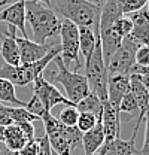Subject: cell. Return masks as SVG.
<instances>
[{"label":"cell","mask_w":149,"mask_h":155,"mask_svg":"<svg viewBox=\"0 0 149 155\" xmlns=\"http://www.w3.org/2000/svg\"><path fill=\"white\" fill-rule=\"evenodd\" d=\"M25 21H28L33 31L31 40L40 45L57 38L60 33L61 19L49 6L43 3L25 0Z\"/></svg>","instance_id":"1"},{"label":"cell","mask_w":149,"mask_h":155,"mask_svg":"<svg viewBox=\"0 0 149 155\" xmlns=\"http://www.w3.org/2000/svg\"><path fill=\"white\" fill-rule=\"evenodd\" d=\"M49 8L78 27H87L98 36V22L101 8L85 0H51Z\"/></svg>","instance_id":"2"},{"label":"cell","mask_w":149,"mask_h":155,"mask_svg":"<svg viewBox=\"0 0 149 155\" xmlns=\"http://www.w3.org/2000/svg\"><path fill=\"white\" fill-rule=\"evenodd\" d=\"M40 121L43 122L45 136L51 149L58 155H72V152L81 145L82 133L76 127H66L60 124L51 112H43L40 115Z\"/></svg>","instance_id":"3"},{"label":"cell","mask_w":149,"mask_h":155,"mask_svg":"<svg viewBox=\"0 0 149 155\" xmlns=\"http://www.w3.org/2000/svg\"><path fill=\"white\" fill-rule=\"evenodd\" d=\"M58 54H60V43H57L55 46L43 58H40L39 61L30 63V64H19V66H8V64H5L0 69V78L8 79L15 87H27L28 84H33L35 79L42 76V73L45 72L48 64Z\"/></svg>","instance_id":"4"},{"label":"cell","mask_w":149,"mask_h":155,"mask_svg":"<svg viewBox=\"0 0 149 155\" xmlns=\"http://www.w3.org/2000/svg\"><path fill=\"white\" fill-rule=\"evenodd\" d=\"M85 79L88 82L90 93L98 97L101 101L108 100V79L109 73L106 69V63L101 54V45L100 39L97 40V45L94 48L93 54L88 61H85Z\"/></svg>","instance_id":"5"},{"label":"cell","mask_w":149,"mask_h":155,"mask_svg":"<svg viewBox=\"0 0 149 155\" xmlns=\"http://www.w3.org/2000/svg\"><path fill=\"white\" fill-rule=\"evenodd\" d=\"M52 61L57 64V69H58V72L54 75V82L61 84V87L66 91V98L69 101H72L73 104H76L78 101H81L84 97L90 93L87 79H85V76L82 73H79L78 70L72 72L63 63V60L60 58V54Z\"/></svg>","instance_id":"6"},{"label":"cell","mask_w":149,"mask_h":155,"mask_svg":"<svg viewBox=\"0 0 149 155\" xmlns=\"http://www.w3.org/2000/svg\"><path fill=\"white\" fill-rule=\"evenodd\" d=\"M60 58L69 67V64L74 63L76 69L81 67L79 63V28L73 22L64 19L60 27Z\"/></svg>","instance_id":"7"},{"label":"cell","mask_w":149,"mask_h":155,"mask_svg":"<svg viewBox=\"0 0 149 155\" xmlns=\"http://www.w3.org/2000/svg\"><path fill=\"white\" fill-rule=\"evenodd\" d=\"M140 45H137L131 36H125L122 39L121 46L116 49V52L106 63V69L109 76L113 75H130L131 67L134 66V54L136 49Z\"/></svg>","instance_id":"8"},{"label":"cell","mask_w":149,"mask_h":155,"mask_svg":"<svg viewBox=\"0 0 149 155\" xmlns=\"http://www.w3.org/2000/svg\"><path fill=\"white\" fill-rule=\"evenodd\" d=\"M33 97L39 101V104L42 106V109L45 112H51L52 107L57 104H63V106L73 104L72 101H69L66 98V96H63L60 93V90L54 84L46 81L43 75L35 79V82H33Z\"/></svg>","instance_id":"9"},{"label":"cell","mask_w":149,"mask_h":155,"mask_svg":"<svg viewBox=\"0 0 149 155\" xmlns=\"http://www.w3.org/2000/svg\"><path fill=\"white\" fill-rule=\"evenodd\" d=\"M15 42L19 51V63L21 64H30L39 61L40 58H43L57 43H36L35 40L28 38H19L15 35Z\"/></svg>","instance_id":"10"},{"label":"cell","mask_w":149,"mask_h":155,"mask_svg":"<svg viewBox=\"0 0 149 155\" xmlns=\"http://www.w3.org/2000/svg\"><path fill=\"white\" fill-rule=\"evenodd\" d=\"M119 110L118 107L112 106L106 100L103 101V110H101V127L104 134V145H109L115 139L119 137L121 131V119H119Z\"/></svg>","instance_id":"11"},{"label":"cell","mask_w":149,"mask_h":155,"mask_svg":"<svg viewBox=\"0 0 149 155\" xmlns=\"http://www.w3.org/2000/svg\"><path fill=\"white\" fill-rule=\"evenodd\" d=\"M0 21L6 22L8 25H12L21 31L22 38H27L25 31V0H21L18 3H14L5 9L0 11Z\"/></svg>","instance_id":"12"},{"label":"cell","mask_w":149,"mask_h":155,"mask_svg":"<svg viewBox=\"0 0 149 155\" xmlns=\"http://www.w3.org/2000/svg\"><path fill=\"white\" fill-rule=\"evenodd\" d=\"M9 28L6 31L2 33V42H0V55L5 60V63L8 66H19V51L15 42V35H17V28H14L12 25H8Z\"/></svg>","instance_id":"13"},{"label":"cell","mask_w":149,"mask_h":155,"mask_svg":"<svg viewBox=\"0 0 149 155\" xmlns=\"http://www.w3.org/2000/svg\"><path fill=\"white\" fill-rule=\"evenodd\" d=\"M127 17L133 24L130 33L131 39L137 45H149V14L145 11V8L133 12Z\"/></svg>","instance_id":"14"},{"label":"cell","mask_w":149,"mask_h":155,"mask_svg":"<svg viewBox=\"0 0 149 155\" xmlns=\"http://www.w3.org/2000/svg\"><path fill=\"white\" fill-rule=\"evenodd\" d=\"M130 91V75H113L108 79V101L118 107L122 97Z\"/></svg>","instance_id":"15"},{"label":"cell","mask_w":149,"mask_h":155,"mask_svg":"<svg viewBox=\"0 0 149 155\" xmlns=\"http://www.w3.org/2000/svg\"><path fill=\"white\" fill-rule=\"evenodd\" d=\"M81 145L84 146L85 155H93L95 151H98L104 145V134H103V127H101V118L97 121L90 131L82 134V142Z\"/></svg>","instance_id":"16"},{"label":"cell","mask_w":149,"mask_h":155,"mask_svg":"<svg viewBox=\"0 0 149 155\" xmlns=\"http://www.w3.org/2000/svg\"><path fill=\"white\" fill-rule=\"evenodd\" d=\"M28 140L25 139L24 133L21 131L17 124H11L8 127H5V133H3V146L8 148L9 151L19 152L22 149V146L27 143Z\"/></svg>","instance_id":"17"},{"label":"cell","mask_w":149,"mask_h":155,"mask_svg":"<svg viewBox=\"0 0 149 155\" xmlns=\"http://www.w3.org/2000/svg\"><path fill=\"white\" fill-rule=\"evenodd\" d=\"M136 137L137 133L133 131L128 140H122V139H115L109 145H104V155H133L139 154L137 148H136Z\"/></svg>","instance_id":"18"},{"label":"cell","mask_w":149,"mask_h":155,"mask_svg":"<svg viewBox=\"0 0 149 155\" xmlns=\"http://www.w3.org/2000/svg\"><path fill=\"white\" fill-rule=\"evenodd\" d=\"M78 28H79V52L85 58V61H88L97 45V40L100 38L95 36L93 30L87 27H78Z\"/></svg>","instance_id":"19"},{"label":"cell","mask_w":149,"mask_h":155,"mask_svg":"<svg viewBox=\"0 0 149 155\" xmlns=\"http://www.w3.org/2000/svg\"><path fill=\"white\" fill-rule=\"evenodd\" d=\"M0 103H9L11 106L27 107V101H22L17 97L15 85L3 78H0Z\"/></svg>","instance_id":"20"},{"label":"cell","mask_w":149,"mask_h":155,"mask_svg":"<svg viewBox=\"0 0 149 155\" xmlns=\"http://www.w3.org/2000/svg\"><path fill=\"white\" fill-rule=\"evenodd\" d=\"M74 106H76L78 112H87V114H93L95 116H100L101 115V110H103V101L95 94H93V93H88Z\"/></svg>","instance_id":"21"},{"label":"cell","mask_w":149,"mask_h":155,"mask_svg":"<svg viewBox=\"0 0 149 155\" xmlns=\"http://www.w3.org/2000/svg\"><path fill=\"white\" fill-rule=\"evenodd\" d=\"M8 114H9L14 124H17V122H35V121L40 119L37 115L31 114L25 107H18V106H8Z\"/></svg>","instance_id":"22"},{"label":"cell","mask_w":149,"mask_h":155,"mask_svg":"<svg viewBox=\"0 0 149 155\" xmlns=\"http://www.w3.org/2000/svg\"><path fill=\"white\" fill-rule=\"evenodd\" d=\"M78 116H79V112L76 109V106L72 104V106H64L61 109V112L58 114V122L66 125V127H76V121H78Z\"/></svg>","instance_id":"23"},{"label":"cell","mask_w":149,"mask_h":155,"mask_svg":"<svg viewBox=\"0 0 149 155\" xmlns=\"http://www.w3.org/2000/svg\"><path fill=\"white\" fill-rule=\"evenodd\" d=\"M101 118L100 116H95L93 114H87V112H79V116H78V121H76V128L84 134L87 131H90L91 128H94V125L97 124V121Z\"/></svg>","instance_id":"24"},{"label":"cell","mask_w":149,"mask_h":155,"mask_svg":"<svg viewBox=\"0 0 149 155\" xmlns=\"http://www.w3.org/2000/svg\"><path fill=\"white\" fill-rule=\"evenodd\" d=\"M146 3H148V0H118V5L125 17L136 11L143 9L146 6Z\"/></svg>","instance_id":"25"},{"label":"cell","mask_w":149,"mask_h":155,"mask_svg":"<svg viewBox=\"0 0 149 155\" xmlns=\"http://www.w3.org/2000/svg\"><path fill=\"white\" fill-rule=\"evenodd\" d=\"M118 110H119V114H121V112L130 114V115L139 114L137 103H136V100H134V97H133V94H131L130 91L122 97V100H121V103H119V106H118Z\"/></svg>","instance_id":"26"},{"label":"cell","mask_w":149,"mask_h":155,"mask_svg":"<svg viewBox=\"0 0 149 155\" xmlns=\"http://www.w3.org/2000/svg\"><path fill=\"white\" fill-rule=\"evenodd\" d=\"M134 64L137 66H149V45H140L134 54Z\"/></svg>","instance_id":"27"},{"label":"cell","mask_w":149,"mask_h":155,"mask_svg":"<svg viewBox=\"0 0 149 155\" xmlns=\"http://www.w3.org/2000/svg\"><path fill=\"white\" fill-rule=\"evenodd\" d=\"M37 151H39V142H37V137H35V139L28 140L22 146V149L19 151L18 154L19 155H37Z\"/></svg>","instance_id":"28"},{"label":"cell","mask_w":149,"mask_h":155,"mask_svg":"<svg viewBox=\"0 0 149 155\" xmlns=\"http://www.w3.org/2000/svg\"><path fill=\"white\" fill-rule=\"evenodd\" d=\"M17 125L21 128V131L24 133V136H25L27 140H31V139L36 137V136H35V127H33V122H17Z\"/></svg>","instance_id":"29"},{"label":"cell","mask_w":149,"mask_h":155,"mask_svg":"<svg viewBox=\"0 0 149 155\" xmlns=\"http://www.w3.org/2000/svg\"><path fill=\"white\" fill-rule=\"evenodd\" d=\"M11 124H14V122H12L11 116L8 114V106H5L3 103H0V125L2 127H8Z\"/></svg>","instance_id":"30"},{"label":"cell","mask_w":149,"mask_h":155,"mask_svg":"<svg viewBox=\"0 0 149 155\" xmlns=\"http://www.w3.org/2000/svg\"><path fill=\"white\" fill-rule=\"evenodd\" d=\"M140 155H149V121L146 119V130H145V139H143V148L139 151Z\"/></svg>","instance_id":"31"},{"label":"cell","mask_w":149,"mask_h":155,"mask_svg":"<svg viewBox=\"0 0 149 155\" xmlns=\"http://www.w3.org/2000/svg\"><path fill=\"white\" fill-rule=\"evenodd\" d=\"M18 2H21V0H0V11L11 6V5H14V3H18Z\"/></svg>","instance_id":"32"},{"label":"cell","mask_w":149,"mask_h":155,"mask_svg":"<svg viewBox=\"0 0 149 155\" xmlns=\"http://www.w3.org/2000/svg\"><path fill=\"white\" fill-rule=\"evenodd\" d=\"M139 76V75H137ZM140 81H142V84L145 85V88H146V91H148V94H149V73L148 75H142L140 76Z\"/></svg>","instance_id":"33"},{"label":"cell","mask_w":149,"mask_h":155,"mask_svg":"<svg viewBox=\"0 0 149 155\" xmlns=\"http://www.w3.org/2000/svg\"><path fill=\"white\" fill-rule=\"evenodd\" d=\"M85 2H88V3H91V5H95V6H98V8H103V5H104L106 0H85Z\"/></svg>","instance_id":"34"},{"label":"cell","mask_w":149,"mask_h":155,"mask_svg":"<svg viewBox=\"0 0 149 155\" xmlns=\"http://www.w3.org/2000/svg\"><path fill=\"white\" fill-rule=\"evenodd\" d=\"M93 155H104V145H103V146H101L98 151H95Z\"/></svg>","instance_id":"35"},{"label":"cell","mask_w":149,"mask_h":155,"mask_svg":"<svg viewBox=\"0 0 149 155\" xmlns=\"http://www.w3.org/2000/svg\"><path fill=\"white\" fill-rule=\"evenodd\" d=\"M3 133H5V127L0 125V143H3Z\"/></svg>","instance_id":"36"},{"label":"cell","mask_w":149,"mask_h":155,"mask_svg":"<svg viewBox=\"0 0 149 155\" xmlns=\"http://www.w3.org/2000/svg\"><path fill=\"white\" fill-rule=\"evenodd\" d=\"M33 2H39V3H43V5H46V6H49V3H51V0H33Z\"/></svg>","instance_id":"37"},{"label":"cell","mask_w":149,"mask_h":155,"mask_svg":"<svg viewBox=\"0 0 149 155\" xmlns=\"http://www.w3.org/2000/svg\"><path fill=\"white\" fill-rule=\"evenodd\" d=\"M146 8H148V9H146V12L149 14V0H148V3H146Z\"/></svg>","instance_id":"38"},{"label":"cell","mask_w":149,"mask_h":155,"mask_svg":"<svg viewBox=\"0 0 149 155\" xmlns=\"http://www.w3.org/2000/svg\"><path fill=\"white\" fill-rule=\"evenodd\" d=\"M51 155H58V154H57V152H54V151H52V152H51Z\"/></svg>","instance_id":"39"},{"label":"cell","mask_w":149,"mask_h":155,"mask_svg":"<svg viewBox=\"0 0 149 155\" xmlns=\"http://www.w3.org/2000/svg\"><path fill=\"white\" fill-rule=\"evenodd\" d=\"M145 119H148V121H149V112H148V115H146V118H145Z\"/></svg>","instance_id":"40"}]
</instances>
